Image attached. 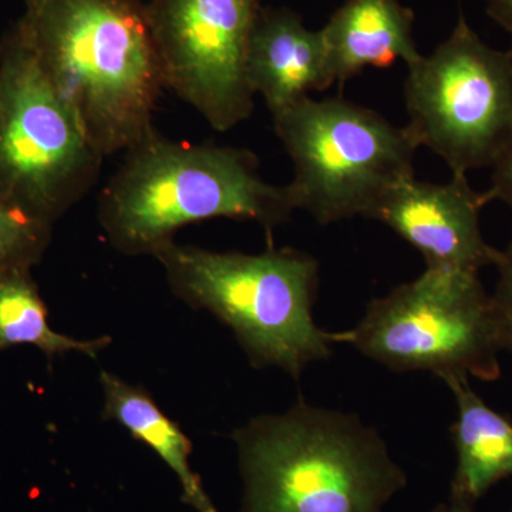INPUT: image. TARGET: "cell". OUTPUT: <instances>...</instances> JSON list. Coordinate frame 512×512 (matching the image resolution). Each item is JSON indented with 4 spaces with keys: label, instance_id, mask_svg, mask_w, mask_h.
Instances as JSON below:
<instances>
[{
    "label": "cell",
    "instance_id": "1",
    "mask_svg": "<svg viewBox=\"0 0 512 512\" xmlns=\"http://www.w3.org/2000/svg\"><path fill=\"white\" fill-rule=\"evenodd\" d=\"M16 25L101 156L154 127L164 74L141 0H25Z\"/></svg>",
    "mask_w": 512,
    "mask_h": 512
},
{
    "label": "cell",
    "instance_id": "2",
    "mask_svg": "<svg viewBox=\"0 0 512 512\" xmlns=\"http://www.w3.org/2000/svg\"><path fill=\"white\" fill-rule=\"evenodd\" d=\"M124 153L97 211L121 254L154 256L178 229L214 218L254 221L271 235L296 211L288 185L266 183L244 148L168 140L153 127Z\"/></svg>",
    "mask_w": 512,
    "mask_h": 512
},
{
    "label": "cell",
    "instance_id": "3",
    "mask_svg": "<svg viewBox=\"0 0 512 512\" xmlns=\"http://www.w3.org/2000/svg\"><path fill=\"white\" fill-rule=\"evenodd\" d=\"M238 512H384L407 476L375 427L303 400L235 431Z\"/></svg>",
    "mask_w": 512,
    "mask_h": 512
},
{
    "label": "cell",
    "instance_id": "4",
    "mask_svg": "<svg viewBox=\"0 0 512 512\" xmlns=\"http://www.w3.org/2000/svg\"><path fill=\"white\" fill-rule=\"evenodd\" d=\"M154 258L175 296L224 322L252 366L279 367L299 379L332 355L336 333L313 319L319 262L306 252L271 248L248 255L171 242Z\"/></svg>",
    "mask_w": 512,
    "mask_h": 512
},
{
    "label": "cell",
    "instance_id": "5",
    "mask_svg": "<svg viewBox=\"0 0 512 512\" xmlns=\"http://www.w3.org/2000/svg\"><path fill=\"white\" fill-rule=\"evenodd\" d=\"M272 120L293 163V205L320 225L372 217L414 175L419 146L406 126L352 101L306 97Z\"/></svg>",
    "mask_w": 512,
    "mask_h": 512
},
{
    "label": "cell",
    "instance_id": "6",
    "mask_svg": "<svg viewBox=\"0 0 512 512\" xmlns=\"http://www.w3.org/2000/svg\"><path fill=\"white\" fill-rule=\"evenodd\" d=\"M103 161L13 26L0 42V204L53 227L92 190Z\"/></svg>",
    "mask_w": 512,
    "mask_h": 512
},
{
    "label": "cell",
    "instance_id": "7",
    "mask_svg": "<svg viewBox=\"0 0 512 512\" xmlns=\"http://www.w3.org/2000/svg\"><path fill=\"white\" fill-rule=\"evenodd\" d=\"M336 338L394 372H429L443 382L501 376L491 296L470 272L426 268L373 299L355 328Z\"/></svg>",
    "mask_w": 512,
    "mask_h": 512
},
{
    "label": "cell",
    "instance_id": "8",
    "mask_svg": "<svg viewBox=\"0 0 512 512\" xmlns=\"http://www.w3.org/2000/svg\"><path fill=\"white\" fill-rule=\"evenodd\" d=\"M407 130L453 175L493 167L512 137V47L488 46L463 15L429 56L409 66Z\"/></svg>",
    "mask_w": 512,
    "mask_h": 512
},
{
    "label": "cell",
    "instance_id": "9",
    "mask_svg": "<svg viewBox=\"0 0 512 512\" xmlns=\"http://www.w3.org/2000/svg\"><path fill=\"white\" fill-rule=\"evenodd\" d=\"M146 8L165 89L214 130L248 120L247 52L262 0H150Z\"/></svg>",
    "mask_w": 512,
    "mask_h": 512
},
{
    "label": "cell",
    "instance_id": "10",
    "mask_svg": "<svg viewBox=\"0 0 512 512\" xmlns=\"http://www.w3.org/2000/svg\"><path fill=\"white\" fill-rule=\"evenodd\" d=\"M483 192L473 190L467 175L434 184L409 177L377 205L372 220L383 222L423 255L427 268L478 274L497 265L500 249L481 231Z\"/></svg>",
    "mask_w": 512,
    "mask_h": 512
},
{
    "label": "cell",
    "instance_id": "11",
    "mask_svg": "<svg viewBox=\"0 0 512 512\" xmlns=\"http://www.w3.org/2000/svg\"><path fill=\"white\" fill-rule=\"evenodd\" d=\"M247 77L272 116L333 86L320 30L285 8H262L249 39Z\"/></svg>",
    "mask_w": 512,
    "mask_h": 512
},
{
    "label": "cell",
    "instance_id": "12",
    "mask_svg": "<svg viewBox=\"0 0 512 512\" xmlns=\"http://www.w3.org/2000/svg\"><path fill=\"white\" fill-rule=\"evenodd\" d=\"M414 13L399 0H348L322 33L332 83L342 86L366 67H407L420 59L413 37Z\"/></svg>",
    "mask_w": 512,
    "mask_h": 512
},
{
    "label": "cell",
    "instance_id": "13",
    "mask_svg": "<svg viewBox=\"0 0 512 512\" xmlns=\"http://www.w3.org/2000/svg\"><path fill=\"white\" fill-rule=\"evenodd\" d=\"M457 416L451 427L456 470L450 497L477 504L495 484L512 477V423L481 399L470 379L444 380Z\"/></svg>",
    "mask_w": 512,
    "mask_h": 512
},
{
    "label": "cell",
    "instance_id": "14",
    "mask_svg": "<svg viewBox=\"0 0 512 512\" xmlns=\"http://www.w3.org/2000/svg\"><path fill=\"white\" fill-rule=\"evenodd\" d=\"M103 417L117 421L134 439L143 441L167 464L181 487V501L195 512H218L205 491L201 477L192 470V443L178 424L168 419L153 397L141 389L103 370Z\"/></svg>",
    "mask_w": 512,
    "mask_h": 512
},
{
    "label": "cell",
    "instance_id": "15",
    "mask_svg": "<svg viewBox=\"0 0 512 512\" xmlns=\"http://www.w3.org/2000/svg\"><path fill=\"white\" fill-rule=\"evenodd\" d=\"M110 343L107 336L77 340L50 328L46 303L33 281L32 269H19L0 278V350L32 345L52 360L69 352L96 357Z\"/></svg>",
    "mask_w": 512,
    "mask_h": 512
},
{
    "label": "cell",
    "instance_id": "16",
    "mask_svg": "<svg viewBox=\"0 0 512 512\" xmlns=\"http://www.w3.org/2000/svg\"><path fill=\"white\" fill-rule=\"evenodd\" d=\"M52 229L0 204V278L39 264L52 239Z\"/></svg>",
    "mask_w": 512,
    "mask_h": 512
},
{
    "label": "cell",
    "instance_id": "17",
    "mask_svg": "<svg viewBox=\"0 0 512 512\" xmlns=\"http://www.w3.org/2000/svg\"><path fill=\"white\" fill-rule=\"evenodd\" d=\"M498 281L491 305L501 349L512 356V238L497 262Z\"/></svg>",
    "mask_w": 512,
    "mask_h": 512
},
{
    "label": "cell",
    "instance_id": "18",
    "mask_svg": "<svg viewBox=\"0 0 512 512\" xmlns=\"http://www.w3.org/2000/svg\"><path fill=\"white\" fill-rule=\"evenodd\" d=\"M485 201H501L512 208V137L493 165L491 185L483 192Z\"/></svg>",
    "mask_w": 512,
    "mask_h": 512
},
{
    "label": "cell",
    "instance_id": "19",
    "mask_svg": "<svg viewBox=\"0 0 512 512\" xmlns=\"http://www.w3.org/2000/svg\"><path fill=\"white\" fill-rule=\"evenodd\" d=\"M487 15L512 35V0H485Z\"/></svg>",
    "mask_w": 512,
    "mask_h": 512
},
{
    "label": "cell",
    "instance_id": "20",
    "mask_svg": "<svg viewBox=\"0 0 512 512\" xmlns=\"http://www.w3.org/2000/svg\"><path fill=\"white\" fill-rule=\"evenodd\" d=\"M433 512H476V504L450 497L446 503L437 505Z\"/></svg>",
    "mask_w": 512,
    "mask_h": 512
}]
</instances>
